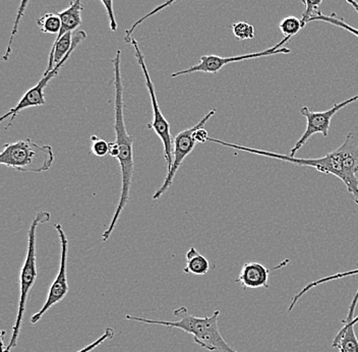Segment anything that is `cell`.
Wrapping results in <instances>:
<instances>
[{"instance_id": "obj_1", "label": "cell", "mask_w": 358, "mask_h": 352, "mask_svg": "<svg viewBox=\"0 0 358 352\" xmlns=\"http://www.w3.org/2000/svg\"><path fill=\"white\" fill-rule=\"evenodd\" d=\"M114 67V87H115V101H114V111H115V129L116 140L118 145L117 161L120 163L122 171V190H120V201L117 208L114 212L113 217L108 227L103 232V241L110 239L112 232L115 230L116 224L120 220L125 206L129 203L131 195V181H133L134 161V136L127 132L124 121V104H123V84L122 77V51L117 50L115 57L112 59Z\"/></svg>"}, {"instance_id": "obj_2", "label": "cell", "mask_w": 358, "mask_h": 352, "mask_svg": "<svg viewBox=\"0 0 358 352\" xmlns=\"http://www.w3.org/2000/svg\"><path fill=\"white\" fill-rule=\"evenodd\" d=\"M220 311H215L210 317H194L190 315L189 309L185 307L174 309V317L178 321H160L145 319V318L136 317V316L127 315L125 319L136 321V322L145 323V324L159 325L167 328L179 329L187 332L194 336V342L201 349L209 351L221 352H239L230 346L221 335L218 327V319L220 317Z\"/></svg>"}, {"instance_id": "obj_3", "label": "cell", "mask_w": 358, "mask_h": 352, "mask_svg": "<svg viewBox=\"0 0 358 352\" xmlns=\"http://www.w3.org/2000/svg\"><path fill=\"white\" fill-rule=\"evenodd\" d=\"M51 146L38 145L30 139L6 143L0 154V164L21 172L42 174L48 171L55 162Z\"/></svg>"}, {"instance_id": "obj_4", "label": "cell", "mask_w": 358, "mask_h": 352, "mask_svg": "<svg viewBox=\"0 0 358 352\" xmlns=\"http://www.w3.org/2000/svg\"><path fill=\"white\" fill-rule=\"evenodd\" d=\"M51 214L47 211H40L36 213L34 216L30 230L28 233V252L26 259L22 265L21 273H20V302L19 309H17V319L13 327L10 342L8 343L6 349L11 351L17 344L20 333H21L22 319H24V311H26L27 302L31 289L33 288L37 279V255H36V232L38 225L46 223L50 220Z\"/></svg>"}, {"instance_id": "obj_5", "label": "cell", "mask_w": 358, "mask_h": 352, "mask_svg": "<svg viewBox=\"0 0 358 352\" xmlns=\"http://www.w3.org/2000/svg\"><path fill=\"white\" fill-rule=\"evenodd\" d=\"M208 142L219 143V145L225 146V147L232 148V149L238 150V151L248 152V153L259 155V156L268 157V158L278 159L280 161L292 163V164L299 166H306L317 169V171L324 174H332L338 178L343 179V172H342V166H343V152L341 148H338L335 151L324 155L323 157L315 159H302L296 157L286 156L274 152L264 151V150L254 149V148L243 147V146L236 145L224 142L218 139H208Z\"/></svg>"}, {"instance_id": "obj_6", "label": "cell", "mask_w": 358, "mask_h": 352, "mask_svg": "<svg viewBox=\"0 0 358 352\" xmlns=\"http://www.w3.org/2000/svg\"><path fill=\"white\" fill-rule=\"evenodd\" d=\"M131 44L133 45L134 51H136V57L138 60V66L142 69L144 73L145 87L149 91L150 98H151L152 109H153V121L148 125V129H153L156 132L157 136L160 138L161 142L164 148L165 160L168 165V170L171 167L173 162V140H172L171 132H170V123L168 122L166 118L161 112L160 106H159L158 100H157L155 87L150 77L149 71H148L147 64L145 62L144 55L138 46V41L131 37Z\"/></svg>"}, {"instance_id": "obj_7", "label": "cell", "mask_w": 358, "mask_h": 352, "mask_svg": "<svg viewBox=\"0 0 358 352\" xmlns=\"http://www.w3.org/2000/svg\"><path fill=\"white\" fill-rule=\"evenodd\" d=\"M86 32H84V31H78V32L76 34L75 37H73V47H71V51L67 53L64 59L62 60V62H59V64H56V66L53 67L52 71H49L48 73H44L43 78L38 82L36 86L28 90V91L24 93V95L22 96L19 103L15 105V107H13L10 111L6 112L3 116H1V118H0L1 122L2 121L8 120V118H10V122L8 123L6 129L13 125V121H15L17 116L19 115L20 112L26 111V109L32 108V107L43 106V105L47 104L46 99H45V88L48 86L49 82L58 75L59 69L64 66V64H66L69 58L71 57V55H73L76 48H77L78 45L82 43L84 40H86Z\"/></svg>"}, {"instance_id": "obj_8", "label": "cell", "mask_w": 358, "mask_h": 352, "mask_svg": "<svg viewBox=\"0 0 358 352\" xmlns=\"http://www.w3.org/2000/svg\"><path fill=\"white\" fill-rule=\"evenodd\" d=\"M289 38H284L279 43L273 46L272 48L266 49L259 52L248 53V55H241L236 56H230V57H221L218 55H203L200 62L196 66L190 69L178 71L172 73L171 78H178L180 76L189 75L192 73H217L223 69L227 64H234V62H243V60L255 59V58L266 57V56H272L277 55H288L291 52V49L285 46L289 41Z\"/></svg>"}, {"instance_id": "obj_9", "label": "cell", "mask_w": 358, "mask_h": 352, "mask_svg": "<svg viewBox=\"0 0 358 352\" xmlns=\"http://www.w3.org/2000/svg\"><path fill=\"white\" fill-rule=\"evenodd\" d=\"M215 112H216V111L212 109V111L208 112L196 125L190 127V129H185V131L179 132L178 136H176L173 141V162H172L170 169L168 170L167 176L166 178H165L164 183H163L161 188L157 190L155 194L153 195L154 201L160 199V197H162L163 194L167 192L168 188L171 187L172 183H173L174 177L176 176V172L178 171L185 159L192 153V150L196 147V143L194 139V132L200 129V127H205L208 120H209L212 116L215 115Z\"/></svg>"}, {"instance_id": "obj_10", "label": "cell", "mask_w": 358, "mask_h": 352, "mask_svg": "<svg viewBox=\"0 0 358 352\" xmlns=\"http://www.w3.org/2000/svg\"><path fill=\"white\" fill-rule=\"evenodd\" d=\"M56 232L59 237L60 244H62V253H60V266L55 279L53 280L50 288H49L48 295H47L46 302L39 311L34 314L31 317V323L37 324L40 320L43 318L45 314L49 311L58 302H62L66 298L69 293V287L67 282V255H69V239L66 233L64 232L62 224H55Z\"/></svg>"}, {"instance_id": "obj_11", "label": "cell", "mask_w": 358, "mask_h": 352, "mask_svg": "<svg viewBox=\"0 0 358 352\" xmlns=\"http://www.w3.org/2000/svg\"><path fill=\"white\" fill-rule=\"evenodd\" d=\"M357 100L358 94L353 96V97L349 98V99L343 101V102L337 103V104L335 103L332 108L326 111L315 112L310 111L308 106L301 107V115L306 118V129L301 139L295 143L294 147L291 149L290 156L295 157V155L299 152V150H301L302 146L306 145V142L313 136H315V134H322L324 136H328L329 129H330L333 116L338 111L346 107L347 105L357 102Z\"/></svg>"}, {"instance_id": "obj_12", "label": "cell", "mask_w": 358, "mask_h": 352, "mask_svg": "<svg viewBox=\"0 0 358 352\" xmlns=\"http://www.w3.org/2000/svg\"><path fill=\"white\" fill-rule=\"evenodd\" d=\"M340 148L343 152L342 181L352 196L353 201L358 205V131L349 132Z\"/></svg>"}, {"instance_id": "obj_13", "label": "cell", "mask_w": 358, "mask_h": 352, "mask_svg": "<svg viewBox=\"0 0 358 352\" xmlns=\"http://www.w3.org/2000/svg\"><path fill=\"white\" fill-rule=\"evenodd\" d=\"M271 271L265 265L248 262L241 268L236 282L245 289L268 288Z\"/></svg>"}, {"instance_id": "obj_14", "label": "cell", "mask_w": 358, "mask_h": 352, "mask_svg": "<svg viewBox=\"0 0 358 352\" xmlns=\"http://www.w3.org/2000/svg\"><path fill=\"white\" fill-rule=\"evenodd\" d=\"M82 0H73L66 10L57 13L62 21V28L56 37L55 41L59 40L62 36L67 33L75 32L78 27L82 24Z\"/></svg>"}, {"instance_id": "obj_15", "label": "cell", "mask_w": 358, "mask_h": 352, "mask_svg": "<svg viewBox=\"0 0 358 352\" xmlns=\"http://www.w3.org/2000/svg\"><path fill=\"white\" fill-rule=\"evenodd\" d=\"M332 347L339 349V352H358V339L355 334V326H344L336 335Z\"/></svg>"}, {"instance_id": "obj_16", "label": "cell", "mask_w": 358, "mask_h": 352, "mask_svg": "<svg viewBox=\"0 0 358 352\" xmlns=\"http://www.w3.org/2000/svg\"><path fill=\"white\" fill-rule=\"evenodd\" d=\"M210 270V263L207 258L203 257L194 248H190L187 253V265L183 272L192 275H206Z\"/></svg>"}, {"instance_id": "obj_17", "label": "cell", "mask_w": 358, "mask_h": 352, "mask_svg": "<svg viewBox=\"0 0 358 352\" xmlns=\"http://www.w3.org/2000/svg\"><path fill=\"white\" fill-rule=\"evenodd\" d=\"M355 275H358V268L355 269V270L347 271V272L336 273V274L326 276V277L321 278V279L315 280V281L310 282V283L304 286L299 293H296V295L293 297L292 300H291L289 308H288L287 311H292V309H294L295 304H296L297 302H299V300L303 297V295H306V293L312 290L315 287L322 286V284L328 283V282L334 281V280L342 279V278H346L349 277V276Z\"/></svg>"}, {"instance_id": "obj_18", "label": "cell", "mask_w": 358, "mask_h": 352, "mask_svg": "<svg viewBox=\"0 0 358 352\" xmlns=\"http://www.w3.org/2000/svg\"><path fill=\"white\" fill-rule=\"evenodd\" d=\"M310 22H324L327 24H333V26L338 27V28L344 29L347 32L352 34L355 37L358 38V29L355 27L350 26L347 24L343 17L338 15L337 13H332L330 15H324L323 13H320L319 15H315L310 19Z\"/></svg>"}, {"instance_id": "obj_19", "label": "cell", "mask_w": 358, "mask_h": 352, "mask_svg": "<svg viewBox=\"0 0 358 352\" xmlns=\"http://www.w3.org/2000/svg\"><path fill=\"white\" fill-rule=\"evenodd\" d=\"M37 26L39 27L42 33L58 35L62 28V21L57 13H45L37 20Z\"/></svg>"}, {"instance_id": "obj_20", "label": "cell", "mask_w": 358, "mask_h": 352, "mask_svg": "<svg viewBox=\"0 0 358 352\" xmlns=\"http://www.w3.org/2000/svg\"><path fill=\"white\" fill-rule=\"evenodd\" d=\"M303 28L301 19L293 17V15L284 17L279 24V30L283 34L284 37L289 38V39L296 36Z\"/></svg>"}, {"instance_id": "obj_21", "label": "cell", "mask_w": 358, "mask_h": 352, "mask_svg": "<svg viewBox=\"0 0 358 352\" xmlns=\"http://www.w3.org/2000/svg\"><path fill=\"white\" fill-rule=\"evenodd\" d=\"M29 2H30V0H21V3H20L19 10L17 11V17H15L13 29H11L10 38V41H8V48H6V53H4L3 55V59L6 60V62H8V60L10 59L11 52H13V40H15L17 31H19L20 24H21L24 13H26L27 8H28Z\"/></svg>"}, {"instance_id": "obj_22", "label": "cell", "mask_w": 358, "mask_h": 352, "mask_svg": "<svg viewBox=\"0 0 358 352\" xmlns=\"http://www.w3.org/2000/svg\"><path fill=\"white\" fill-rule=\"evenodd\" d=\"M232 32L238 41L254 39L256 35L255 27L246 22H237L232 24Z\"/></svg>"}, {"instance_id": "obj_23", "label": "cell", "mask_w": 358, "mask_h": 352, "mask_svg": "<svg viewBox=\"0 0 358 352\" xmlns=\"http://www.w3.org/2000/svg\"><path fill=\"white\" fill-rule=\"evenodd\" d=\"M6 332H2L1 340H2V352H10L6 349V347L4 346L3 344V335ZM115 335V332H114L113 329L108 327V328L105 329L104 333L100 336L98 339H96L95 342H92L91 344L87 345V346L83 347L82 349L76 352H91L93 351L94 349H97L99 345L102 344L103 342H106V340H110Z\"/></svg>"}, {"instance_id": "obj_24", "label": "cell", "mask_w": 358, "mask_h": 352, "mask_svg": "<svg viewBox=\"0 0 358 352\" xmlns=\"http://www.w3.org/2000/svg\"><path fill=\"white\" fill-rule=\"evenodd\" d=\"M176 0H167L166 2H164V3L161 4V6H157V8H154L153 10L151 11V13H147V15H145L144 17H141L140 20H138L133 26L131 27V28L129 29V30L127 31V33H125L124 36V41L127 42V43H131V35H133V33L134 32V30H136V27H138V24H142V22H144L145 20L149 19V17H153V15H157V13H159V11L165 10V8H168V6H172V4L176 2Z\"/></svg>"}, {"instance_id": "obj_25", "label": "cell", "mask_w": 358, "mask_h": 352, "mask_svg": "<svg viewBox=\"0 0 358 352\" xmlns=\"http://www.w3.org/2000/svg\"><path fill=\"white\" fill-rule=\"evenodd\" d=\"M301 2L306 6L301 17L302 24L306 27V24L310 22L313 17L321 13L322 10H320V6H321L323 0H301Z\"/></svg>"}, {"instance_id": "obj_26", "label": "cell", "mask_w": 358, "mask_h": 352, "mask_svg": "<svg viewBox=\"0 0 358 352\" xmlns=\"http://www.w3.org/2000/svg\"><path fill=\"white\" fill-rule=\"evenodd\" d=\"M92 153L97 157H104L109 154V143L102 139L98 138L96 134H93L91 138Z\"/></svg>"}, {"instance_id": "obj_27", "label": "cell", "mask_w": 358, "mask_h": 352, "mask_svg": "<svg viewBox=\"0 0 358 352\" xmlns=\"http://www.w3.org/2000/svg\"><path fill=\"white\" fill-rule=\"evenodd\" d=\"M100 1L104 6L107 15H108L111 31L115 32L117 30V22H116L115 15H114L113 0H100Z\"/></svg>"}, {"instance_id": "obj_28", "label": "cell", "mask_w": 358, "mask_h": 352, "mask_svg": "<svg viewBox=\"0 0 358 352\" xmlns=\"http://www.w3.org/2000/svg\"><path fill=\"white\" fill-rule=\"evenodd\" d=\"M358 302V288L357 293H355V297H353L352 302H351L350 308H349L348 316H347L346 320L343 321L344 324L348 325V326H355L358 324V316L355 317V311L357 309Z\"/></svg>"}, {"instance_id": "obj_29", "label": "cell", "mask_w": 358, "mask_h": 352, "mask_svg": "<svg viewBox=\"0 0 358 352\" xmlns=\"http://www.w3.org/2000/svg\"><path fill=\"white\" fill-rule=\"evenodd\" d=\"M209 134H208L207 129H203V127H200V129H196L194 134V139L196 141V143H205L208 142V139H209Z\"/></svg>"}, {"instance_id": "obj_30", "label": "cell", "mask_w": 358, "mask_h": 352, "mask_svg": "<svg viewBox=\"0 0 358 352\" xmlns=\"http://www.w3.org/2000/svg\"><path fill=\"white\" fill-rule=\"evenodd\" d=\"M118 154H120V150H118L117 143L116 142L109 143V155L116 159Z\"/></svg>"}, {"instance_id": "obj_31", "label": "cell", "mask_w": 358, "mask_h": 352, "mask_svg": "<svg viewBox=\"0 0 358 352\" xmlns=\"http://www.w3.org/2000/svg\"><path fill=\"white\" fill-rule=\"evenodd\" d=\"M346 1L348 2V3L350 4V6H352L358 13V2L357 0H346Z\"/></svg>"}]
</instances>
